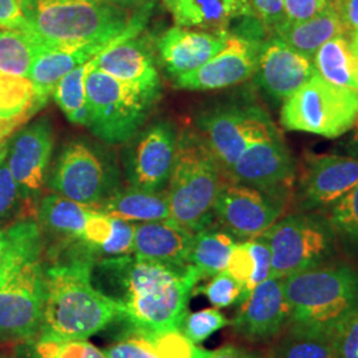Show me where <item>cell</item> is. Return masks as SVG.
Instances as JSON below:
<instances>
[{"mask_svg":"<svg viewBox=\"0 0 358 358\" xmlns=\"http://www.w3.org/2000/svg\"><path fill=\"white\" fill-rule=\"evenodd\" d=\"M92 279L97 289L120 307V320L145 332L180 329L189 313V300L201 276L192 264L179 267L134 256L94 262Z\"/></svg>","mask_w":358,"mask_h":358,"instance_id":"1","label":"cell"},{"mask_svg":"<svg viewBox=\"0 0 358 358\" xmlns=\"http://www.w3.org/2000/svg\"><path fill=\"white\" fill-rule=\"evenodd\" d=\"M51 252L45 264V304L40 340H87L120 320V307L92 282L96 257L77 241L64 251Z\"/></svg>","mask_w":358,"mask_h":358,"instance_id":"2","label":"cell"},{"mask_svg":"<svg viewBox=\"0 0 358 358\" xmlns=\"http://www.w3.org/2000/svg\"><path fill=\"white\" fill-rule=\"evenodd\" d=\"M28 32L45 45L110 43L137 36L149 15L99 0H24Z\"/></svg>","mask_w":358,"mask_h":358,"instance_id":"3","label":"cell"},{"mask_svg":"<svg viewBox=\"0 0 358 358\" xmlns=\"http://www.w3.org/2000/svg\"><path fill=\"white\" fill-rule=\"evenodd\" d=\"M287 325L337 332L358 313V268L322 264L282 279Z\"/></svg>","mask_w":358,"mask_h":358,"instance_id":"4","label":"cell"},{"mask_svg":"<svg viewBox=\"0 0 358 358\" xmlns=\"http://www.w3.org/2000/svg\"><path fill=\"white\" fill-rule=\"evenodd\" d=\"M222 167L203 137L183 131L167 182L170 219L192 232L213 224L214 206L224 182Z\"/></svg>","mask_w":358,"mask_h":358,"instance_id":"5","label":"cell"},{"mask_svg":"<svg viewBox=\"0 0 358 358\" xmlns=\"http://www.w3.org/2000/svg\"><path fill=\"white\" fill-rule=\"evenodd\" d=\"M260 238L271 251V278L279 279L325 264L337 245L328 219L315 211L280 217Z\"/></svg>","mask_w":358,"mask_h":358,"instance_id":"6","label":"cell"},{"mask_svg":"<svg viewBox=\"0 0 358 358\" xmlns=\"http://www.w3.org/2000/svg\"><path fill=\"white\" fill-rule=\"evenodd\" d=\"M358 92L336 87L315 73L282 106L280 122L287 130L337 138L355 128Z\"/></svg>","mask_w":358,"mask_h":358,"instance_id":"7","label":"cell"},{"mask_svg":"<svg viewBox=\"0 0 358 358\" xmlns=\"http://www.w3.org/2000/svg\"><path fill=\"white\" fill-rule=\"evenodd\" d=\"M92 63V62H90ZM88 128L108 142H124L141 128L152 100L140 90L90 66L87 78Z\"/></svg>","mask_w":358,"mask_h":358,"instance_id":"8","label":"cell"},{"mask_svg":"<svg viewBox=\"0 0 358 358\" xmlns=\"http://www.w3.org/2000/svg\"><path fill=\"white\" fill-rule=\"evenodd\" d=\"M45 304L44 257H35L0 282V338L32 341L38 336Z\"/></svg>","mask_w":358,"mask_h":358,"instance_id":"9","label":"cell"},{"mask_svg":"<svg viewBox=\"0 0 358 358\" xmlns=\"http://www.w3.org/2000/svg\"><path fill=\"white\" fill-rule=\"evenodd\" d=\"M198 125L223 173L252 142L280 136L269 115L256 105L217 108L202 115Z\"/></svg>","mask_w":358,"mask_h":358,"instance_id":"10","label":"cell"},{"mask_svg":"<svg viewBox=\"0 0 358 358\" xmlns=\"http://www.w3.org/2000/svg\"><path fill=\"white\" fill-rule=\"evenodd\" d=\"M285 201L255 187L224 182L214 206V217L236 239L259 238L279 220Z\"/></svg>","mask_w":358,"mask_h":358,"instance_id":"11","label":"cell"},{"mask_svg":"<svg viewBox=\"0 0 358 358\" xmlns=\"http://www.w3.org/2000/svg\"><path fill=\"white\" fill-rule=\"evenodd\" d=\"M234 183L287 199L296 178V162L282 134L252 142L224 173Z\"/></svg>","mask_w":358,"mask_h":358,"instance_id":"12","label":"cell"},{"mask_svg":"<svg viewBox=\"0 0 358 358\" xmlns=\"http://www.w3.org/2000/svg\"><path fill=\"white\" fill-rule=\"evenodd\" d=\"M52 192L97 208L112 194L100 157L83 142L68 145L50 178Z\"/></svg>","mask_w":358,"mask_h":358,"instance_id":"13","label":"cell"},{"mask_svg":"<svg viewBox=\"0 0 358 358\" xmlns=\"http://www.w3.org/2000/svg\"><path fill=\"white\" fill-rule=\"evenodd\" d=\"M358 185V158L308 154L299 180L296 201L300 211L329 208Z\"/></svg>","mask_w":358,"mask_h":358,"instance_id":"14","label":"cell"},{"mask_svg":"<svg viewBox=\"0 0 358 358\" xmlns=\"http://www.w3.org/2000/svg\"><path fill=\"white\" fill-rule=\"evenodd\" d=\"M260 44L254 38L229 34L226 45L201 68L177 77V87L187 90H223L254 76Z\"/></svg>","mask_w":358,"mask_h":358,"instance_id":"15","label":"cell"},{"mask_svg":"<svg viewBox=\"0 0 358 358\" xmlns=\"http://www.w3.org/2000/svg\"><path fill=\"white\" fill-rule=\"evenodd\" d=\"M289 309L284 294L282 279L269 278L250 292L239 304L234 331L252 343L268 341L279 336L288 324Z\"/></svg>","mask_w":358,"mask_h":358,"instance_id":"16","label":"cell"},{"mask_svg":"<svg viewBox=\"0 0 358 358\" xmlns=\"http://www.w3.org/2000/svg\"><path fill=\"white\" fill-rule=\"evenodd\" d=\"M53 145V130L48 118L28 125L13 137L6 162L26 201L38 195L45 183Z\"/></svg>","mask_w":358,"mask_h":358,"instance_id":"17","label":"cell"},{"mask_svg":"<svg viewBox=\"0 0 358 358\" xmlns=\"http://www.w3.org/2000/svg\"><path fill=\"white\" fill-rule=\"evenodd\" d=\"M315 73L312 59L280 38L273 36L260 44L256 83L272 100L285 101Z\"/></svg>","mask_w":358,"mask_h":358,"instance_id":"18","label":"cell"},{"mask_svg":"<svg viewBox=\"0 0 358 358\" xmlns=\"http://www.w3.org/2000/svg\"><path fill=\"white\" fill-rule=\"evenodd\" d=\"M177 137L169 124L146 129L130 152L128 177L133 187L158 192L169 182Z\"/></svg>","mask_w":358,"mask_h":358,"instance_id":"19","label":"cell"},{"mask_svg":"<svg viewBox=\"0 0 358 358\" xmlns=\"http://www.w3.org/2000/svg\"><path fill=\"white\" fill-rule=\"evenodd\" d=\"M224 31H192L173 27L158 41V51L167 72L178 77L201 68L220 51L229 38Z\"/></svg>","mask_w":358,"mask_h":358,"instance_id":"20","label":"cell"},{"mask_svg":"<svg viewBox=\"0 0 358 358\" xmlns=\"http://www.w3.org/2000/svg\"><path fill=\"white\" fill-rule=\"evenodd\" d=\"M92 63L94 68L140 90L152 101L155 100L161 84L159 73L152 53L137 36L105 50Z\"/></svg>","mask_w":358,"mask_h":358,"instance_id":"21","label":"cell"},{"mask_svg":"<svg viewBox=\"0 0 358 358\" xmlns=\"http://www.w3.org/2000/svg\"><path fill=\"white\" fill-rule=\"evenodd\" d=\"M128 38L130 36L117 38L110 43L45 45L44 50L36 56L28 73V78L34 85L38 101L45 105L57 83L68 72L80 65L90 63L101 52Z\"/></svg>","mask_w":358,"mask_h":358,"instance_id":"22","label":"cell"},{"mask_svg":"<svg viewBox=\"0 0 358 358\" xmlns=\"http://www.w3.org/2000/svg\"><path fill=\"white\" fill-rule=\"evenodd\" d=\"M108 358H208L210 350L194 344L180 329L145 332L129 328L103 350Z\"/></svg>","mask_w":358,"mask_h":358,"instance_id":"23","label":"cell"},{"mask_svg":"<svg viewBox=\"0 0 358 358\" xmlns=\"http://www.w3.org/2000/svg\"><path fill=\"white\" fill-rule=\"evenodd\" d=\"M194 235L171 219L136 223L133 256L170 266H187Z\"/></svg>","mask_w":358,"mask_h":358,"instance_id":"24","label":"cell"},{"mask_svg":"<svg viewBox=\"0 0 358 358\" xmlns=\"http://www.w3.org/2000/svg\"><path fill=\"white\" fill-rule=\"evenodd\" d=\"M174 22L183 28L224 31L231 22L255 17L248 0H164Z\"/></svg>","mask_w":358,"mask_h":358,"instance_id":"25","label":"cell"},{"mask_svg":"<svg viewBox=\"0 0 358 358\" xmlns=\"http://www.w3.org/2000/svg\"><path fill=\"white\" fill-rule=\"evenodd\" d=\"M96 210L108 217L130 223H146L170 219V205L166 190L150 192L130 187L112 192Z\"/></svg>","mask_w":358,"mask_h":358,"instance_id":"26","label":"cell"},{"mask_svg":"<svg viewBox=\"0 0 358 358\" xmlns=\"http://www.w3.org/2000/svg\"><path fill=\"white\" fill-rule=\"evenodd\" d=\"M44 254V235L36 219L20 217L0 227V282L28 260Z\"/></svg>","mask_w":358,"mask_h":358,"instance_id":"27","label":"cell"},{"mask_svg":"<svg viewBox=\"0 0 358 358\" xmlns=\"http://www.w3.org/2000/svg\"><path fill=\"white\" fill-rule=\"evenodd\" d=\"M273 32L276 38L287 43L294 51L312 59L322 44L336 36L346 35L348 31L331 4L327 10L306 22H282L273 28Z\"/></svg>","mask_w":358,"mask_h":358,"instance_id":"28","label":"cell"},{"mask_svg":"<svg viewBox=\"0 0 358 358\" xmlns=\"http://www.w3.org/2000/svg\"><path fill=\"white\" fill-rule=\"evenodd\" d=\"M94 210L63 195L50 194L38 202L36 220L41 230L56 238H63L66 242H81L85 224Z\"/></svg>","mask_w":358,"mask_h":358,"instance_id":"29","label":"cell"},{"mask_svg":"<svg viewBox=\"0 0 358 358\" xmlns=\"http://www.w3.org/2000/svg\"><path fill=\"white\" fill-rule=\"evenodd\" d=\"M316 73L336 87L358 92V57L350 38L340 35L322 44L312 57Z\"/></svg>","mask_w":358,"mask_h":358,"instance_id":"30","label":"cell"},{"mask_svg":"<svg viewBox=\"0 0 358 358\" xmlns=\"http://www.w3.org/2000/svg\"><path fill=\"white\" fill-rule=\"evenodd\" d=\"M336 334L287 325L271 346L268 358H337Z\"/></svg>","mask_w":358,"mask_h":358,"instance_id":"31","label":"cell"},{"mask_svg":"<svg viewBox=\"0 0 358 358\" xmlns=\"http://www.w3.org/2000/svg\"><path fill=\"white\" fill-rule=\"evenodd\" d=\"M235 243V238L226 230H217L210 226L198 231L194 235L189 264L196 269L202 280L213 278L226 271Z\"/></svg>","mask_w":358,"mask_h":358,"instance_id":"32","label":"cell"},{"mask_svg":"<svg viewBox=\"0 0 358 358\" xmlns=\"http://www.w3.org/2000/svg\"><path fill=\"white\" fill-rule=\"evenodd\" d=\"M45 44L22 29L0 31V72L28 77L32 63Z\"/></svg>","mask_w":358,"mask_h":358,"instance_id":"33","label":"cell"},{"mask_svg":"<svg viewBox=\"0 0 358 358\" xmlns=\"http://www.w3.org/2000/svg\"><path fill=\"white\" fill-rule=\"evenodd\" d=\"M92 62V60H90ZM80 65L68 72L55 87L52 96L65 117L75 125L88 127L90 109L85 78L92 63Z\"/></svg>","mask_w":358,"mask_h":358,"instance_id":"34","label":"cell"},{"mask_svg":"<svg viewBox=\"0 0 358 358\" xmlns=\"http://www.w3.org/2000/svg\"><path fill=\"white\" fill-rule=\"evenodd\" d=\"M41 106L28 77L0 72V118L36 113Z\"/></svg>","mask_w":358,"mask_h":358,"instance_id":"35","label":"cell"},{"mask_svg":"<svg viewBox=\"0 0 358 358\" xmlns=\"http://www.w3.org/2000/svg\"><path fill=\"white\" fill-rule=\"evenodd\" d=\"M327 219L337 241L358 251V185L329 207Z\"/></svg>","mask_w":358,"mask_h":358,"instance_id":"36","label":"cell"},{"mask_svg":"<svg viewBox=\"0 0 358 358\" xmlns=\"http://www.w3.org/2000/svg\"><path fill=\"white\" fill-rule=\"evenodd\" d=\"M32 358H108L87 340H40L35 338L31 344Z\"/></svg>","mask_w":358,"mask_h":358,"instance_id":"37","label":"cell"},{"mask_svg":"<svg viewBox=\"0 0 358 358\" xmlns=\"http://www.w3.org/2000/svg\"><path fill=\"white\" fill-rule=\"evenodd\" d=\"M229 320L217 308H206L198 312L187 313L182 322L180 331L194 344H202L214 333L230 325Z\"/></svg>","mask_w":358,"mask_h":358,"instance_id":"38","label":"cell"},{"mask_svg":"<svg viewBox=\"0 0 358 358\" xmlns=\"http://www.w3.org/2000/svg\"><path fill=\"white\" fill-rule=\"evenodd\" d=\"M194 294H203L208 303L217 309L241 304L243 301V287L226 271L213 276L205 285L195 287L192 291Z\"/></svg>","mask_w":358,"mask_h":358,"instance_id":"39","label":"cell"},{"mask_svg":"<svg viewBox=\"0 0 358 358\" xmlns=\"http://www.w3.org/2000/svg\"><path fill=\"white\" fill-rule=\"evenodd\" d=\"M256 268L257 263L250 241L235 243L227 262L226 272L243 287V300L252 291L251 284L255 278Z\"/></svg>","mask_w":358,"mask_h":358,"instance_id":"40","label":"cell"},{"mask_svg":"<svg viewBox=\"0 0 358 358\" xmlns=\"http://www.w3.org/2000/svg\"><path fill=\"white\" fill-rule=\"evenodd\" d=\"M134 234H136V223H130L127 220L113 217L112 236L103 247H100L94 252L96 260L106 259V257L133 255Z\"/></svg>","mask_w":358,"mask_h":358,"instance_id":"41","label":"cell"},{"mask_svg":"<svg viewBox=\"0 0 358 358\" xmlns=\"http://www.w3.org/2000/svg\"><path fill=\"white\" fill-rule=\"evenodd\" d=\"M22 201L26 199L4 161L0 165V224L16 214Z\"/></svg>","mask_w":358,"mask_h":358,"instance_id":"42","label":"cell"},{"mask_svg":"<svg viewBox=\"0 0 358 358\" xmlns=\"http://www.w3.org/2000/svg\"><path fill=\"white\" fill-rule=\"evenodd\" d=\"M112 232L113 217H108L99 210H94V213L90 215L85 224L81 242L90 248L94 256V252L110 239Z\"/></svg>","mask_w":358,"mask_h":358,"instance_id":"43","label":"cell"},{"mask_svg":"<svg viewBox=\"0 0 358 358\" xmlns=\"http://www.w3.org/2000/svg\"><path fill=\"white\" fill-rule=\"evenodd\" d=\"M331 6L328 0H284V20L300 23L315 17Z\"/></svg>","mask_w":358,"mask_h":358,"instance_id":"44","label":"cell"},{"mask_svg":"<svg viewBox=\"0 0 358 358\" xmlns=\"http://www.w3.org/2000/svg\"><path fill=\"white\" fill-rule=\"evenodd\" d=\"M336 348L337 358H358V313L337 331Z\"/></svg>","mask_w":358,"mask_h":358,"instance_id":"45","label":"cell"},{"mask_svg":"<svg viewBox=\"0 0 358 358\" xmlns=\"http://www.w3.org/2000/svg\"><path fill=\"white\" fill-rule=\"evenodd\" d=\"M24 0H0V28L28 31Z\"/></svg>","mask_w":358,"mask_h":358,"instance_id":"46","label":"cell"},{"mask_svg":"<svg viewBox=\"0 0 358 358\" xmlns=\"http://www.w3.org/2000/svg\"><path fill=\"white\" fill-rule=\"evenodd\" d=\"M252 11L264 26L275 28L284 20V0H248Z\"/></svg>","mask_w":358,"mask_h":358,"instance_id":"47","label":"cell"},{"mask_svg":"<svg viewBox=\"0 0 358 358\" xmlns=\"http://www.w3.org/2000/svg\"><path fill=\"white\" fill-rule=\"evenodd\" d=\"M348 32L358 29V0H334L331 3Z\"/></svg>","mask_w":358,"mask_h":358,"instance_id":"48","label":"cell"},{"mask_svg":"<svg viewBox=\"0 0 358 358\" xmlns=\"http://www.w3.org/2000/svg\"><path fill=\"white\" fill-rule=\"evenodd\" d=\"M35 113L16 115L13 118H0V143L8 141V138L19 128H22Z\"/></svg>","mask_w":358,"mask_h":358,"instance_id":"49","label":"cell"},{"mask_svg":"<svg viewBox=\"0 0 358 358\" xmlns=\"http://www.w3.org/2000/svg\"><path fill=\"white\" fill-rule=\"evenodd\" d=\"M208 358H262V356L256 355L254 352H250L242 346L229 344L211 352Z\"/></svg>","mask_w":358,"mask_h":358,"instance_id":"50","label":"cell"},{"mask_svg":"<svg viewBox=\"0 0 358 358\" xmlns=\"http://www.w3.org/2000/svg\"><path fill=\"white\" fill-rule=\"evenodd\" d=\"M345 150L346 154H348L349 157L358 158V120L357 122H356V125H355V133L352 134L350 140L346 143Z\"/></svg>","mask_w":358,"mask_h":358,"instance_id":"51","label":"cell"},{"mask_svg":"<svg viewBox=\"0 0 358 358\" xmlns=\"http://www.w3.org/2000/svg\"><path fill=\"white\" fill-rule=\"evenodd\" d=\"M105 4H110V6H117V7H122V8H130L133 6H138V4H145L146 0H99Z\"/></svg>","mask_w":358,"mask_h":358,"instance_id":"52","label":"cell"},{"mask_svg":"<svg viewBox=\"0 0 358 358\" xmlns=\"http://www.w3.org/2000/svg\"><path fill=\"white\" fill-rule=\"evenodd\" d=\"M8 149H10V142L7 141L0 143V165L7 159Z\"/></svg>","mask_w":358,"mask_h":358,"instance_id":"53","label":"cell"},{"mask_svg":"<svg viewBox=\"0 0 358 358\" xmlns=\"http://www.w3.org/2000/svg\"><path fill=\"white\" fill-rule=\"evenodd\" d=\"M350 44H352L353 52L356 53V56L358 57V29L350 34Z\"/></svg>","mask_w":358,"mask_h":358,"instance_id":"54","label":"cell"},{"mask_svg":"<svg viewBox=\"0 0 358 358\" xmlns=\"http://www.w3.org/2000/svg\"><path fill=\"white\" fill-rule=\"evenodd\" d=\"M328 1H329V3H332V1H334V0H328Z\"/></svg>","mask_w":358,"mask_h":358,"instance_id":"55","label":"cell"},{"mask_svg":"<svg viewBox=\"0 0 358 358\" xmlns=\"http://www.w3.org/2000/svg\"><path fill=\"white\" fill-rule=\"evenodd\" d=\"M0 358H7V357H4V356H0Z\"/></svg>","mask_w":358,"mask_h":358,"instance_id":"56","label":"cell"},{"mask_svg":"<svg viewBox=\"0 0 358 358\" xmlns=\"http://www.w3.org/2000/svg\"><path fill=\"white\" fill-rule=\"evenodd\" d=\"M262 358H266V357H262Z\"/></svg>","mask_w":358,"mask_h":358,"instance_id":"57","label":"cell"}]
</instances>
